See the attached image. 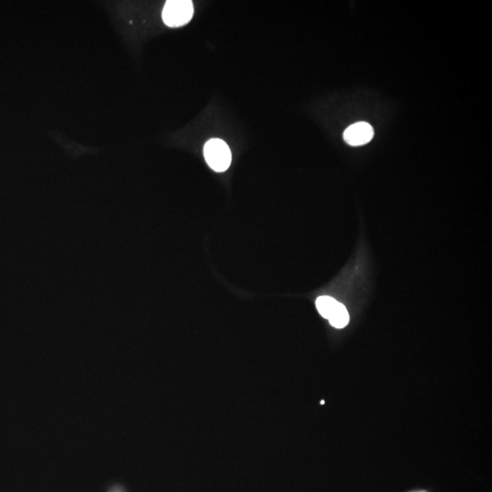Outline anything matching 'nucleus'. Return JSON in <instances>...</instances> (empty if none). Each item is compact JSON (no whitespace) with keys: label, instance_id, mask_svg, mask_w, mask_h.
<instances>
[{"label":"nucleus","instance_id":"nucleus-1","mask_svg":"<svg viewBox=\"0 0 492 492\" xmlns=\"http://www.w3.org/2000/svg\"><path fill=\"white\" fill-rule=\"evenodd\" d=\"M206 163L217 172H225L230 167L232 154L225 141L220 139L208 141L203 150Z\"/></svg>","mask_w":492,"mask_h":492},{"label":"nucleus","instance_id":"nucleus-2","mask_svg":"<svg viewBox=\"0 0 492 492\" xmlns=\"http://www.w3.org/2000/svg\"><path fill=\"white\" fill-rule=\"evenodd\" d=\"M194 15V5L190 0H170L164 6L163 19L169 27L187 24Z\"/></svg>","mask_w":492,"mask_h":492},{"label":"nucleus","instance_id":"nucleus-3","mask_svg":"<svg viewBox=\"0 0 492 492\" xmlns=\"http://www.w3.org/2000/svg\"><path fill=\"white\" fill-rule=\"evenodd\" d=\"M373 137L374 130L367 123L353 124L344 132V140L352 146H361L369 143Z\"/></svg>","mask_w":492,"mask_h":492},{"label":"nucleus","instance_id":"nucleus-4","mask_svg":"<svg viewBox=\"0 0 492 492\" xmlns=\"http://www.w3.org/2000/svg\"><path fill=\"white\" fill-rule=\"evenodd\" d=\"M329 320L331 326L336 328H344L347 326L349 322V315L346 307L338 302V305L330 316Z\"/></svg>","mask_w":492,"mask_h":492},{"label":"nucleus","instance_id":"nucleus-5","mask_svg":"<svg viewBox=\"0 0 492 492\" xmlns=\"http://www.w3.org/2000/svg\"><path fill=\"white\" fill-rule=\"evenodd\" d=\"M338 304V302L336 299L327 296H319L316 302L319 314L326 319H329Z\"/></svg>","mask_w":492,"mask_h":492},{"label":"nucleus","instance_id":"nucleus-6","mask_svg":"<svg viewBox=\"0 0 492 492\" xmlns=\"http://www.w3.org/2000/svg\"><path fill=\"white\" fill-rule=\"evenodd\" d=\"M110 492H123V489H121V488H114V489H112V491H110Z\"/></svg>","mask_w":492,"mask_h":492}]
</instances>
